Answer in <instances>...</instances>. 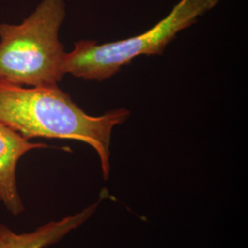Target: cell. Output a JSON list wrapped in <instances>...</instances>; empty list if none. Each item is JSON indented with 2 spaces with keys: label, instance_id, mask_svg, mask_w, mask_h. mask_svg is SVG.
<instances>
[{
  "label": "cell",
  "instance_id": "obj_1",
  "mask_svg": "<svg viewBox=\"0 0 248 248\" xmlns=\"http://www.w3.org/2000/svg\"><path fill=\"white\" fill-rule=\"evenodd\" d=\"M130 116L117 108L100 116L89 115L69 94L55 87H22L0 79V123L26 139L43 137L85 142L98 154L104 179L110 172L113 129Z\"/></svg>",
  "mask_w": 248,
  "mask_h": 248
},
{
  "label": "cell",
  "instance_id": "obj_2",
  "mask_svg": "<svg viewBox=\"0 0 248 248\" xmlns=\"http://www.w3.org/2000/svg\"><path fill=\"white\" fill-rule=\"evenodd\" d=\"M64 0H43L19 24H0V79L22 87H55L65 75L59 31Z\"/></svg>",
  "mask_w": 248,
  "mask_h": 248
},
{
  "label": "cell",
  "instance_id": "obj_3",
  "mask_svg": "<svg viewBox=\"0 0 248 248\" xmlns=\"http://www.w3.org/2000/svg\"><path fill=\"white\" fill-rule=\"evenodd\" d=\"M221 0H180L167 17L139 35L112 43L81 40L64 57L65 74L90 81H104L140 55H161L176 36Z\"/></svg>",
  "mask_w": 248,
  "mask_h": 248
},
{
  "label": "cell",
  "instance_id": "obj_4",
  "mask_svg": "<svg viewBox=\"0 0 248 248\" xmlns=\"http://www.w3.org/2000/svg\"><path fill=\"white\" fill-rule=\"evenodd\" d=\"M45 147L47 145L45 143L31 142L20 133L0 123V201L13 215L24 211L16 178L18 160L29 151Z\"/></svg>",
  "mask_w": 248,
  "mask_h": 248
},
{
  "label": "cell",
  "instance_id": "obj_5",
  "mask_svg": "<svg viewBox=\"0 0 248 248\" xmlns=\"http://www.w3.org/2000/svg\"><path fill=\"white\" fill-rule=\"evenodd\" d=\"M89 205L79 213L67 216L60 221L46 223L31 232L17 233L0 223V248H45L59 242L66 234L87 222L96 213L101 200Z\"/></svg>",
  "mask_w": 248,
  "mask_h": 248
}]
</instances>
